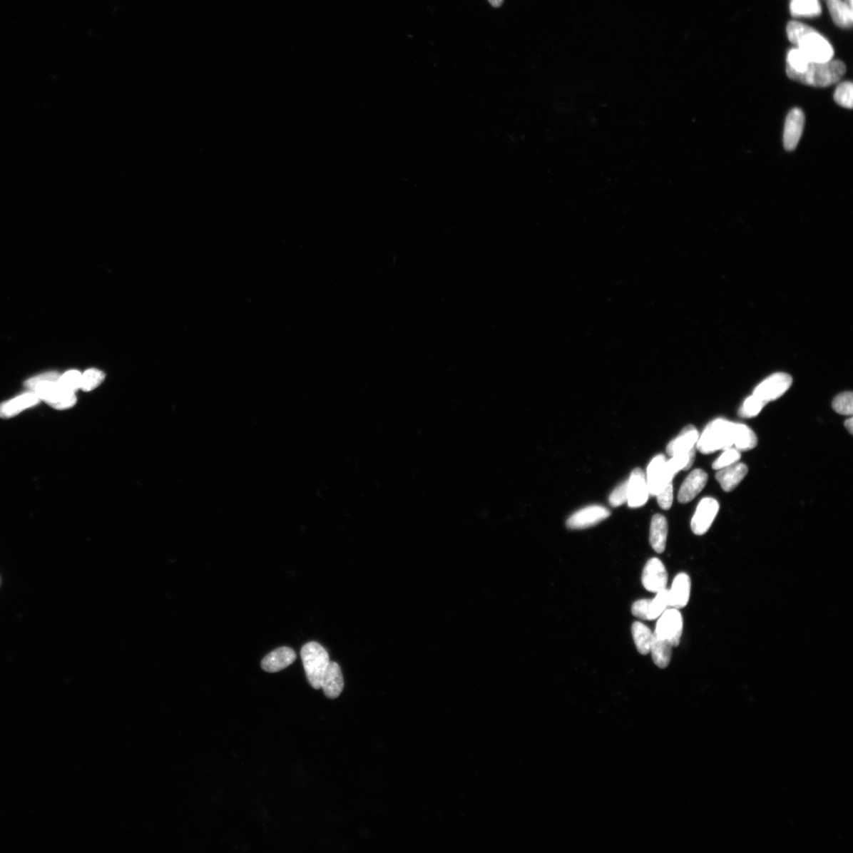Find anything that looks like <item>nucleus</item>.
<instances>
[{
    "mask_svg": "<svg viewBox=\"0 0 853 853\" xmlns=\"http://www.w3.org/2000/svg\"><path fill=\"white\" fill-rule=\"evenodd\" d=\"M833 409L837 414L842 415H852L853 413V394L852 392H844L838 394L833 401Z\"/></svg>",
    "mask_w": 853,
    "mask_h": 853,
    "instance_id": "2f4dec72",
    "label": "nucleus"
},
{
    "mask_svg": "<svg viewBox=\"0 0 853 853\" xmlns=\"http://www.w3.org/2000/svg\"><path fill=\"white\" fill-rule=\"evenodd\" d=\"M828 9L834 24L843 29L852 28L853 24L852 7L843 0H828Z\"/></svg>",
    "mask_w": 853,
    "mask_h": 853,
    "instance_id": "4be33fe9",
    "label": "nucleus"
},
{
    "mask_svg": "<svg viewBox=\"0 0 853 853\" xmlns=\"http://www.w3.org/2000/svg\"><path fill=\"white\" fill-rule=\"evenodd\" d=\"M673 646L664 638L653 633L650 652L654 664L660 668H665L670 663Z\"/></svg>",
    "mask_w": 853,
    "mask_h": 853,
    "instance_id": "5701e85b",
    "label": "nucleus"
},
{
    "mask_svg": "<svg viewBox=\"0 0 853 853\" xmlns=\"http://www.w3.org/2000/svg\"><path fill=\"white\" fill-rule=\"evenodd\" d=\"M790 11L793 17L813 18L820 16L822 9L819 0H792Z\"/></svg>",
    "mask_w": 853,
    "mask_h": 853,
    "instance_id": "a878e982",
    "label": "nucleus"
},
{
    "mask_svg": "<svg viewBox=\"0 0 853 853\" xmlns=\"http://www.w3.org/2000/svg\"><path fill=\"white\" fill-rule=\"evenodd\" d=\"M719 511V504L715 499L704 498L698 504L695 516L691 520L690 527L695 534L702 536L707 533Z\"/></svg>",
    "mask_w": 853,
    "mask_h": 853,
    "instance_id": "1a4fd4ad",
    "label": "nucleus"
},
{
    "mask_svg": "<svg viewBox=\"0 0 853 853\" xmlns=\"http://www.w3.org/2000/svg\"><path fill=\"white\" fill-rule=\"evenodd\" d=\"M611 516V512L601 506H591L580 510L571 516L567 526L571 529H584L598 525Z\"/></svg>",
    "mask_w": 853,
    "mask_h": 853,
    "instance_id": "9b49d317",
    "label": "nucleus"
},
{
    "mask_svg": "<svg viewBox=\"0 0 853 853\" xmlns=\"http://www.w3.org/2000/svg\"><path fill=\"white\" fill-rule=\"evenodd\" d=\"M321 688L328 698L339 696L344 688L343 675L339 665L333 661H330L325 675L322 676Z\"/></svg>",
    "mask_w": 853,
    "mask_h": 853,
    "instance_id": "6ab92c4d",
    "label": "nucleus"
},
{
    "mask_svg": "<svg viewBox=\"0 0 853 853\" xmlns=\"http://www.w3.org/2000/svg\"><path fill=\"white\" fill-rule=\"evenodd\" d=\"M663 454L656 456L647 468L646 482L651 496H657L665 485L673 481L674 474L667 466Z\"/></svg>",
    "mask_w": 853,
    "mask_h": 853,
    "instance_id": "6e6552de",
    "label": "nucleus"
},
{
    "mask_svg": "<svg viewBox=\"0 0 853 853\" xmlns=\"http://www.w3.org/2000/svg\"><path fill=\"white\" fill-rule=\"evenodd\" d=\"M26 387L32 389L40 400L46 402L56 409L71 408L77 401L75 392L66 391L58 384V381L44 379L29 382Z\"/></svg>",
    "mask_w": 853,
    "mask_h": 853,
    "instance_id": "20e7f679",
    "label": "nucleus"
},
{
    "mask_svg": "<svg viewBox=\"0 0 853 853\" xmlns=\"http://www.w3.org/2000/svg\"><path fill=\"white\" fill-rule=\"evenodd\" d=\"M844 425H845V428H847V430H848V431H849V433L851 434V435H852V433H853V431H852V430H853V420H852V417H850L849 419H848V420H847V422H845V424H844Z\"/></svg>",
    "mask_w": 853,
    "mask_h": 853,
    "instance_id": "58836bf2",
    "label": "nucleus"
},
{
    "mask_svg": "<svg viewBox=\"0 0 853 853\" xmlns=\"http://www.w3.org/2000/svg\"><path fill=\"white\" fill-rule=\"evenodd\" d=\"M741 459L740 451L733 448L727 449L720 457L712 463L713 469H720L737 463Z\"/></svg>",
    "mask_w": 853,
    "mask_h": 853,
    "instance_id": "f704fd0d",
    "label": "nucleus"
},
{
    "mask_svg": "<svg viewBox=\"0 0 853 853\" xmlns=\"http://www.w3.org/2000/svg\"><path fill=\"white\" fill-rule=\"evenodd\" d=\"M657 497L658 504L661 509L664 510L670 509L673 502V481L668 483L665 486L659 491Z\"/></svg>",
    "mask_w": 853,
    "mask_h": 853,
    "instance_id": "e433bc0d",
    "label": "nucleus"
},
{
    "mask_svg": "<svg viewBox=\"0 0 853 853\" xmlns=\"http://www.w3.org/2000/svg\"><path fill=\"white\" fill-rule=\"evenodd\" d=\"M650 602L651 599H642L635 601L631 608L632 614L643 620H649Z\"/></svg>",
    "mask_w": 853,
    "mask_h": 853,
    "instance_id": "4c0bfd02",
    "label": "nucleus"
},
{
    "mask_svg": "<svg viewBox=\"0 0 853 853\" xmlns=\"http://www.w3.org/2000/svg\"><path fill=\"white\" fill-rule=\"evenodd\" d=\"M683 620L679 609H667L658 618L653 634L667 640L673 647L678 646L683 635Z\"/></svg>",
    "mask_w": 853,
    "mask_h": 853,
    "instance_id": "423d86ee",
    "label": "nucleus"
},
{
    "mask_svg": "<svg viewBox=\"0 0 853 853\" xmlns=\"http://www.w3.org/2000/svg\"><path fill=\"white\" fill-rule=\"evenodd\" d=\"M735 426V423L722 419L713 421L698 438L697 450L708 454L719 450L730 449L734 446Z\"/></svg>",
    "mask_w": 853,
    "mask_h": 853,
    "instance_id": "f03ea898",
    "label": "nucleus"
},
{
    "mask_svg": "<svg viewBox=\"0 0 853 853\" xmlns=\"http://www.w3.org/2000/svg\"><path fill=\"white\" fill-rule=\"evenodd\" d=\"M300 656L309 683L314 689H320L322 676L330 661L327 651L320 643L311 642L302 647Z\"/></svg>",
    "mask_w": 853,
    "mask_h": 853,
    "instance_id": "7ed1b4c3",
    "label": "nucleus"
},
{
    "mask_svg": "<svg viewBox=\"0 0 853 853\" xmlns=\"http://www.w3.org/2000/svg\"><path fill=\"white\" fill-rule=\"evenodd\" d=\"M39 402L40 399L34 392L21 394L16 399L0 404V417H13L21 411L36 406Z\"/></svg>",
    "mask_w": 853,
    "mask_h": 853,
    "instance_id": "aec40b11",
    "label": "nucleus"
},
{
    "mask_svg": "<svg viewBox=\"0 0 853 853\" xmlns=\"http://www.w3.org/2000/svg\"><path fill=\"white\" fill-rule=\"evenodd\" d=\"M758 444L756 435L748 426L735 424L734 446L740 451L752 450Z\"/></svg>",
    "mask_w": 853,
    "mask_h": 853,
    "instance_id": "b1692460",
    "label": "nucleus"
},
{
    "mask_svg": "<svg viewBox=\"0 0 853 853\" xmlns=\"http://www.w3.org/2000/svg\"><path fill=\"white\" fill-rule=\"evenodd\" d=\"M809 63L810 62L807 60L802 51L797 48H792L787 55L786 68L796 72H802L806 69Z\"/></svg>",
    "mask_w": 853,
    "mask_h": 853,
    "instance_id": "7c9ffc66",
    "label": "nucleus"
},
{
    "mask_svg": "<svg viewBox=\"0 0 853 853\" xmlns=\"http://www.w3.org/2000/svg\"><path fill=\"white\" fill-rule=\"evenodd\" d=\"M805 123V116L802 110L793 108L787 116L785 124L783 143L786 150L792 151L797 148L803 134Z\"/></svg>",
    "mask_w": 853,
    "mask_h": 853,
    "instance_id": "f8f14e48",
    "label": "nucleus"
},
{
    "mask_svg": "<svg viewBox=\"0 0 853 853\" xmlns=\"http://www.w3.org/2000/svg\"><path fill=\"white\" fill-rule=\"evenodd\" d=\"M812 27L797 21H791L787 25L786 32L788 36L789 41L797 46L799 40Z\"/></svg>",
    "mask_w": 853,
    "mask_h": 853,
    "instance_id": "72a5a7b5",
    "label": "nucleus"
},
{
    "mask_svg": "<svg viewBox=\"0 0 853 853\" xmlns=\"http://www.w3.org/2000/svg\"><path fill=\"white\" fill-rule=\"evenodd\" d=\"M847 71V67L840 61H830L826 63H809L802 72H796L786 68L787 76L796 82L815 87H827L841 80Z\"/></svg>",
    "mask_w": 853,
    "mask_h": 853,
    "instance_id": "f257e3e1",
    "label": "nucleus"
},
{
    "mask_svg": "<svg viewBox=\"0 0 853 853\" xmlns=\"http://www.w3.org/2000/svg\"><path fill=\"white\" fill-rule=\"evenodd\" d=\"M297 659L295 651L290 647H280L272 651L262 660V668L265 672L274 673L290 666Z\"/></svg>",
    "mask_w": 853,
    "mask_h": 853,
    "instance_id": "2eb2a0df",
    "label": "nucleus"
},
{
    "mask_svg": "<svg viewBox=\"0 0 853 853\" xmlns=\"http://www.w3.org/2000/svg\"><path fill=\"white\" fill-rule=\"evenodd\" d=\"M104 379L105 374L102 372L95 369L87 370L83 374L81 389L90 392L99 387Z\"/></svg>",
    "mask_w": 853,
    "mask_h": 853,
    "instance_id": "c85d7f7f",
    "label": "nucleus"
},
{
    "mask_svg": "<svg viewBox=\"0 0 853 853\" xmlns=\"http://www.w3.org/2000/svg\"><path fill=\"white\" fill-rule=\"evenodd\" d=\"M847 2L852 7V0H847Z\"/></svg>",
    "mask_w": 853,
    "mask_h": 853,
    "instance_id": "a19ab883",
    "label": "nucleus"
},
{
    "mask_svg": "<svg viewBox=\"0 0 853 853\" xmlns=\"http://www.w3.org/2000/svg\"><path fill=\"white\" fill-rule=\"evenodd\" d=\"M708 481V475L701 469L693 470L683 483L678 494L680 504H688L700 494Z\"/></svg>",
    "mask_w": 853,
    "mask_h": 853,
    "instance_id": "4468645a",
    "label": "nucleus"
},
{
    "mask_svg": "<svg viewBox=\"0 0 853 853\" xmlns=\"http://www.w3.org/2000/svg\"><path fill=\"white\" fill-rule=\"evenodd\" d=\"M837 104L847 108L853 106V86L851 82H844L837 87L834 95Z\"/></svg>",
    "mask_w": 853,
    "mask_h": 853,
    "instance_id": "cd10ccee",
    "label": "nucleus"
},
{
    "mask_svg": "<svg viewBox=\"0 0 853 853\" xmlns=\"http://www.w3.org/2000/svg\"><path fill=\"white\" fill-rule=\"evenodd\" d=\"M690 578L688 573H678L673 580L671 589L668 590L670 607L679 610L685 608L690 600Z\"/></svg>",
    "mask_w": 853,
    "mask_h": 853,
    "instance_id": "dca6fc26",
    "label": "nucleus"
},
{
    "mask_svg": "<svg viewBox=\"0 0 853 853\" xmlns=\"http://www.w3.org/2000/svg\"><path fill=\"white\" fill-rule=\"evenodd\" d=\"M766 406L762 401L754 394L747 398L739 410V414L744 418H751L758 416L763 407Z\"/></svg>",
    "mask_w": 853,
    "mask_h": 853,
    "instance_id": "c756f323",
    "label": "nucleus"
},
{
    "mask_svg": "<svg viewBox=\"0 0 853 853\" xmlns=\"http://www.w3.org/2000/svg\"><path fill=\"white\" fill-rule=\"evenodd\" d=\"M504 1V0H489V2L491 4V5L495 7L501 6Z\"/></svg>",
    "mask_w": 853,
    "mask_h": 853,
    "instance_id": "ea45409f",
    "label": "nucleus"
},
{
    "mask_svg": "<svg viewBox=\"0 0 853 853\" xmlns=\"http://www.w3.org/2000/svg\"><path fill=\"white\" fill-rule=\"evenodd\" d=\"M650 495L646 476L643 470L636 468L632 471L628 480V504L632 509L643 506Z\"/></svg>",
    "mask_w": 853,
    "mask_h": 853,
    "instance_id": "ddd939ff",
    "label": "nucleus"
},
{
    "mask_svg": "<svg viewBox=\"0 0 853 853\" xmlns=\"http://www.w3.org/2000/svg\"><path fill=\"white\" fill-rule=\"evenodd\" d=\"M668 531L665 517L661 514H655L651 521L650 541L652 548L658 553H663L665 550Z\"/></svg>",
    "mask_w": 853,
    "mask_h": 853,
    "instance_id": "412c9836",
    "label": "nucleus"
},
{
    "mask_svg": "<svg viewBox=\"0 0 853 853\" xmlns=\"http://www.w3.org/2000/svg\"><path fill=\"white\" fill-rule=\"evenodd\" d=\"M668 607H670L669 604L668 590L665 589L657 593L656 597L651 599L650 606L649 620H654L663 614Z\"/></svg>",
    "mask_w": 853,
    "mask_h": 853,
    "instance_id": "bb28decb",
    "label": "nucleus"
},
{
    "mask_svg": "<svg viewBox=\"0 0 853 853\" xmlns=\"http://www.w3.org/2000/svg\"><path fill=\"white\" fill-rule=\"evenodd\" d=\"M631 630L638 651L643 655L650 653L653 640V633L650 629L643 623L635 622L632 625Z\"/></svg>",
    "mask_w": 853,
    "mask_h": 853,
    "instance_id": "393cba45",
    "label": "nucleus"
},
{
    "mask_svg": "<svg viewBox=\"0 0 853 853\" xmlns=\"http://www.w3.org/2000/svg\"><path fill=\"white\" fill-rule=\"evenodd\" d=\"M628 480L621 483L609 496V504L619 506L628 502Z\"/></svg>",
    "mask_w": 853,
    "mask_h": 853,
    "instance_id": "c9c22d12",
    "label": "nucleus"
},
{
    "mask_svg": "<svg viewBox=\"0 0 853 853\" xmlns=\"http://www.w3.org/2000/svg\"><path fill=\"white\" fill-rule=\"evenodd\" d=\"M698 438H700V435H698L695 426L688 425L681 431L678 437L668 444L666 447L667 454L674 456L697 450L696 444Z\"/></svg>",
    "mask_w": 853,
    "mask_h": 853,
    "instance_id": "f3484780",
    "label": "nucleus"
},
{
    "mask_svg": "<svg viewBox=\"0 0 853 853\" xmlns=\"http://www.w3.org/2000/svg\"><path fill=\"white\" fill-rule=\"evenodd\" d=\"M792 384V379L786 373H775L755 389L754 395L765 404L780 398Z\"/></svg>",
    "mask_w": 853,
    "mask_h": 853,
    "instance_id": "0eeeda50",
    "label": "nucleus"
},
{
    "mask_svg": "<svg viewBox=\"0 0 853 853\" xmlns=\"http://www.w3.org/2000/svg\"><path fill=\"white\" fill-rule=\"evenodd\" d=\"M748 472L747 466L744 463H734V464L718 469L716 479L726 492H730L738 486Z\"/></svg>",
    "mask_w": 853,
    "mask_h": 853,
    "instance_id": "a211bd4d",
    "label": "nucleus"
},
{
    "mask_svg": "<svg viewBox=\"0 0 853 853\" xmlns=\"http://www.w3.org/2000/svg\"><path fill=\"white\" fill-rule=\"evenodd\" d=\"M797 46L810 63H826L832 61L834 55L831 44L812 27L799 40Z\"/></svg>",
    "mask_w": 853,
    "mask_h": 853,
    "instance_id": "39448f33",
    "label": "nucleus"
},
{
    "mask_svg": "<svg viewBox=\"0 0 853 853\" xmlns=\"http://www.w3.org/2000/svg\"><path fill=\"white\" fill-rule=\"evenodd\" d=\"M82 376L79 372L76 370L66 372L63 376L58 378V384L66 389V391L76 392V389L81 388L82 384Z\"/></svg>",
    "mask_w": 853,
    "mask_h": 853,
    "instance_id": "473e14b6",
    "label": "nucleus"
},
{
    "mask_svg": "<svg viewBox=\"0 0 853 853\" xmlns=\"http://www.w3.org/2000/svg\"><path fill=\"white\" fill-rule=\"evenodd\" d=\"M668 572L663 561L653 558L646 563L642 575V583L646 591L658 593L666 589Z\"/></svg>",
    "mask_w": 853,
    "mask_h": 853,
    "instance_id": "9d476101",
    "label": "nucleus"
}]
</instances>
